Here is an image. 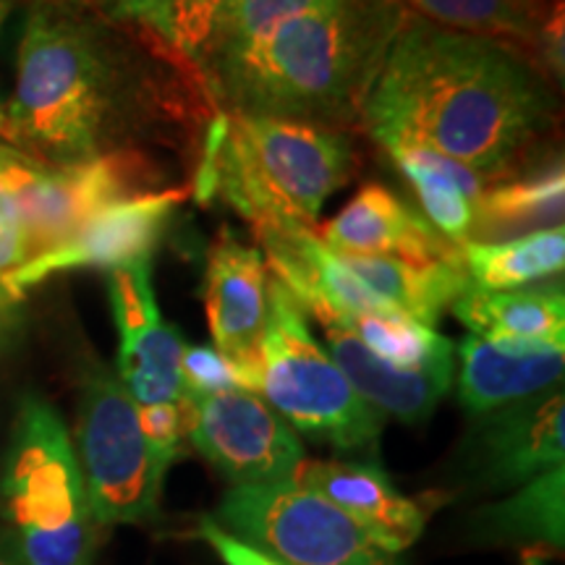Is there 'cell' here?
Listing matches in <instances>:
<instances>
[{"instance_id": "13", "label": "cell", "mask_w": 565, "mask_h": 565, "mask_svg": "<svg viewBox=\"0 0 565 565\" xmlns=\"http://www.w3.org/2000/svg\"><path fill=\"white\" fill-rule=\"evenodd\" d=\"M204 307L212 345L246 374L259 393L263 335L270 309V275L265 254L244 246L228 231L210 249L204 275Z\"/></svg>"}, {"instance_id": "33", "label": "cell", "mask_w": 565, "mask_h": 565, "mask_svg": "<svg viewBox=\"0 0 565 565\" xmlns=\"http://www.w3.org/2000/svg\"><path fill=\"white\" fill-rule=\"evenodd\" d=\"M141 433L150 443L152 454L171 469L179 458L183 440H189V404L186 398L173 401V404H152L137 406Z\"/></svg>"}, {"instance_id": "25", "label": "cell", "mask_w": 565, "mask_h": 565, "mask_svg": "<svg viewBox=\"0 0 565 565\" xmlns=\"http://www.w3.org/2000/svg\"><path fill=\"white\" fill-rule=\"evenodd\" d=\"M477 521L490 534L547 542L561 550L565 542V466L521 484L503 503L487 505Z\"/></svg>"}, {"instance_id": "16", "label": "cell", "mask_w": 565, "mask_h": 565, "mask_svg": "<svg viewBox=\"0 0 565 565\" xmlns=\"http://www.w3.org/2000/svg\"><path fill=\"white\" fill-rule=\"evenodd\" d=\"M267 270L322 328H345L356 315L393 312L328 249L317 231H259Z\"/></svg>"}, {"instance_id": "28", "label": "cell", "mask_w": 565, "mask_h": 565, "mask_svg": "<svg viewBox=\"0 0 565 565\" xmlns=\"http://www.w3.org/2000/svg\"><path fill=\"white\" fill-rule=\"evenodd\" d=\"M236 6L238 0H162L147 26L175 55L204 68Z\"/></svg>"}, {"instance_id": "32", "label": "cell", "mask_w": 565, "mask_h": 565, "mask_svg": "<svg viewBox=\"0 0 565 565\" xmlns=\"http://www.w3.org/2000/svg\"><path fill=\"white\" fill-rule=\"evenodd\" d=\"M181 385L183 395H212L223 391L254 393L246 374L215 345H183Z\"/></svg>"}, {"instance_id": "27", "label": "cell", "mask_w": 565, "mask_h": 565, "mask_svg": "<svg viewBox=\"0 0 565 565\" xmlns=\"http://www.w3.org/2000/svg\"><path fill=\"white\" fill-rule=\"evenodd\" d=\"M345 330H351L374 356L401 370H424L456 359L448 338L401 312L356 315Z\"/></svg>"}, {"instance_id": "18", "label": "cell", "mask_w": 565, "mask_h": 565, "mask_svg": "<svg viewBox=\"0 0 565 565\" xmlns=\"http://www.w3.org/2000/svg\"><path fill=\"white\" fill-rule=\"evenodd\" d=\"M458 401L469 414L484 416L561 383L565 345L498 343L466 335L458 343Z\"/></svg>"}, {"instance_id": "26", "label": "cell", "mask_w": 565, "mask_h": 565, "mask_svg": "<svg viewBox=\"0 0 565 565\" xmlns=\"http://www.w3.org/2000/svg\"><path fill=\"white\" fill-rule=\"evenodd\" d=\"M565 200L563 166L529 175L521 181H508L500 186L484 189L477 200L475 228L505 231L526 223H561Z\"/></svg>"}, {"instance_id": "37", "label": "cell", "mask_w": 565, "mask_h": 565, "mask_svg": "<svg viewBox=\"0 0 565 565\" xmlns=\"http://www.w3.org/2000/svg\"><path fill=\"white\" fill-rule=\"evenodd\" d=\"M11 6H13V0H0V26H3L6 17H9ZM0 139L9 141V126H6V113H3V108H0Z\"/></svg>"}, {"instance_id": "15", "label": "cell", "mask_w": 565, "mask_h": 565, "mask_svg": "<svg viewBox=\"0 0 565 565\" xmlns=\"http://www.w3.org/2000/svg\"><path fill=\"white\" fill-rule=\"evenodd\" d=\"M333 252L395 257L406 263H463L461 246L443 236L422 212L380 183H366L324 228L317 231Z\"/></svg>"}, {"instance_id": "9", "label": "cell", "mask_w": 565, "mask_h": 565, "mask_svg": "<svg viewBox=\"0 0 565 565\" xmlns=\"http://www.w3.org/2000/svg\"><path fill=\"white\" fill-rule=\"evenodd\" d=\"M3 492L19 532H53L92 515L66 424L34 395L19 406Z\"/></svg>"}, {"instance_id": "2", "label": "cell", "mask_w": 565, "mask_h": 565, "mask_svg": "<svg viewBox=\"0 0 565 565\" xmlns=\"http://www.w3.org/2000/svg\"><path fill=\"white\" fill-rule=\"evenodd\" d=\"M408 13L404 0H320L207 79L231 113L343 131L362 124Z\"/></svg>"}, {"instance_id": "22", "label": "cell", "mask_w": 565, "mask_h": 565, "mask_svg": "<svg viewBox=\"0 0 565 565\" xmlns=\"http://www.w3.org/2000/svg\"><path fill=\"white\" fill-rule=\"evenodd\" d=\"M341 263L356 275V280L377 296L393 312L433 324L466 288H471L463 263H406L395 257H366V254L338 252Z\"/></svg>"}, {"instance_id": "41", "label": "cell", "mask_w": 565, "mask_h": 565, "mask_svg": "<svg viewBox=\"0 0 565 565\" xmlns=\"http://www.w3.org/2000/svg\"><path fill=\"white\" fill-rule=\"evenodd\" d=\"M0 147H3V145H0Z\"/></svg>"}, {"instance_id": "17", "label": "cell", "mask_w": 565, "mask_h": 565, "mask_svg": "<svg viewBox=\"0 0 565 565\" xmlns=\"http://www.w3.org/2000/svg\"><path fill=\"white\" fill-rule=\"evenodd\" d=\"M291 482L333 503L387 553L412 547L427 524V508L395 490L391 477L374 463L303 458Z\"/></svg>"}, {"instance_id": "12", "label": "cell", "mask_w": 565, "mask_h": 565, "mask_svg": "<svg viewBox=\"0 0 565 565\" xmlns=\"http://www.w3.org/2000/svg\"><path fill=\"white\" fill-rule=\"evenodd\" d=\"M113 322L118 328V380L137 406L183 398V338L162 317L150 259L108 273Z\"/></svg>"}, {"instance_id": "29", "label": "cell", "mask_w": 565, "mask_h": 565, "mask_svg": "<svg viewBox=\"0 0 565 565\" xmlns=\"http://www.w3.org/2000/svg\"><path fill=\"white\" fill-rule=\"evenodd\" d=\"M315 3H320V0H238L228 24L223 26L221 38H217L207 66L202 71L210 74V71L221 68L225 63L242 58L257 42H263L275 26L296 17V13L312 9Z\"/></svg>"}, {"instance_id": "39", "label": "cell", "mask_w": 565, "mask_h": 565, "mask_svg": "<svg viewBox=\"0 0 565 565\" xmlns=\"http://www.w3.org/2000/svg\"><path fill=\"white\" fill-rule=\"evenodd\" d=\"M84 3H89V6H108V9H116L118 0H84Z\"/></svg>"}, {"instance_id": "40", "label": "cell", "mask_w": 565, "mask_h": 565, "mask_svg": "<svg viewBox=\"0 0 565 565\" xmlns=\"http://www.w3.org/2000/svg\"><path fill=\"white\" fill-rule=\"evenodd\" d=\"M0 565H11V563H0Z\"/></svg>"}, {"instance_id": "4", "label": "cell", "mask_w": 565, "mask_h": 565, "mask_svg": "<svg viewBox=\"0 0 565 565\" xmlns=\"http://www.w3.org/2000/svg\"><path fill=\"white\" fill-rule=\"evenodd\" d=\"M207 166L212 186L257 231H317L356 154L341 129L231 113Z\"/></svg>"}, {"instance_id": "8", "label": "cell", "mask_w": 565, "mask_h": 565, "mask_svg": "<svg viewBox=\"0 0 565 565\" xmlns=\"http://www.w3.org/2000/svg\"><path fill=\"white\" fill-rule=\"evenodd\" d=\"M145 179L134 152H100L71 166H42L24 154L17 166V200L26 263L66 244L97 212L139 194Z\"/></svg>"}, {"instance_id": "36", "label": "cell", "mask_w": 565, "mask_h": 565, "mask_svg": "<svg viewBox=\"0 0 565 565\" xmlns=\"http://www.w3.org/2000/svg\"><path fill=\"white\" fill-rule=\"evenodd\" d=\"M162 0H118L116 17L121 19H131V21H141V24H150V19L158 11V6Z\"/></svg>"}, {"instance_id": "14", "label": "cell", "mask_w": 565, "mask_h": 565, "mask_svg": "<svg viewBox=\"0 0 565 565\" xmlns=\"http://www.w3.org/2000/svg\"><path fill=\"white\" fill-rule=\"evenodd\" d=\"M471 466L487 487H521L565 466V395L547 391L487 412L471 435Z\"/></svg>"}, {"instance_id": "6", "label": "cell", "mask_w": 565, "mask_h": 565, "mask_svg": "<svg viewBox=\"0 0 565 565\" xmlns=\"http://www.w3.org/2000/svg\"><path fill=\"white\" fill-rule=\"evenodd\" d=\"M76 445L87 505L97 524H141L158 513L168 466L152 454L137 404L118 374L103 366L89 370L82 383Z\"/></svg>"}, {"instance_id": "3", "label": "cell", "mask_w": 565, "mask_h": 565, "mask_svg": "<svg viewBox=\"0 0 565 565\" xmlns=\"http://www.w3.org/2000/svg\"><path fill=\"white\" fill-rule=\"evenodd\" d=\"M110 110L108 63L95 32L63 0H34L17 55V89L6 113L9 145L42 166L100 154Z\"/></svg>"}, {"instance_id": "34", "label": "cell", "mask_w": 565, "mask_h": 565, "mask_svg": "<svg viewBox=\"0 0 565 565\" xmlns=\"http://www.w3.org/2000/svg\"><path fill=\"white\" fill-rule=\"evenodd\" d=\"M196 536H202V542H207L212 553L221 557L225 565H282L275 557L263 553V550L249 545V542L238 540L236 534L225 532L210 515H202L196 521Z\"/></svg>"}, {"instance_id": "19", "label": "cell", "mask_w": 565, "mask_h": 565, "mask_svg": "<svg viewBox=\"0 0 565 565\" xmlns=\"http://www.w3.org/2000/svg\"><path fill=\"white\" fill-rule=\"evenodd\" d=\"M328 353L341 366L353 391L374 412L416 424L433 416L454 380V359L424 370H401L377 359L345 328H324Z\"/></svg>"}, {"instance_id": "23", "label": "cell", "mask_w": 565, "mask_h": 565, "mask_svg": "<svg viewBox=\"0 0 565 565\" xmlns=\"http://www.w3.org/2000/svg\"><path fill=\"white\" fill-rule=\"evenodd\" d=\"M463 267L475 288L484 291H513L529 282L561 275L565 267L563 223L524 233L508 242H466L461 246Z\"/></svg>"}, {"instance_id": "20", "label": "cell", "mask_w": 565, "mask_h": 565, "mask_svg": "<svg viewBox=\"0 0 565 565\" xmlns=\"http://www.w3.org/2000/svg\"><path fill=\"white\" fill-rule=\"evenodd\" d=\"M374 139L412 183L424 217L456 246L471 242L477 200L484 192L482 175L406 134H377Z\"/></svg>"}, {"instance_id": "1", "label": "cell", "mask_w": 565, "mask_h": 565, "mask_svg": "<svg viewBox=\"0 0 565 565\" xmlns=\"http://www.w3.org/2000/svg\"><path fill=\"white\" fill-rule=\"evenodd\" d=\"M553 100L519 47L408 13L362 126L406 134L490 179L545 129Z\"/></svg>"}, {"instance_id": "11", "label": "cell", "mask_w": 565, "mask_h": 565, "mask_svg": "<svg viewBox=\"0 0 565 565\" xmlns=\"http://www.w3.org/2000/svg\"><path fill=\"white\" fill-rule=\"evenodd\" d=\"M186 200L183 189L166 192H139L97 212L58 249L40 254L19 267L9 278V296L19 301L32 286L53 275L71 270H118V267L145 263L158 249L173 210Z\"/></svg>"}, {"instance_id": "30", "label": "cell", "mask_w": 565, "mask_h": 565, "mask_svg": "<svg viewBox=\"0 0 565 565\" xmlns=\"http://www.w3.org/2000/svg\"><path fill=\"white\" fill-rule=\"evenodd\" d=\"M24 158L17 147H0V317L17 303L9 296V278L26 263L24 223L17 200V166Z\"/></svg>"}, {"instance_id": "38", "label": "cell", "mask_w": 565, "mask_h": 565, "mask_svg": "<svg viewBox=\"0 0 565 565\" xmlns=\"http://www.w3.org/2000/svg\"><path fill=\"white\" fill-rule=\"evenodd\" d=\"M521 563H524V565H547V557L542 555L536 547H529V550H524V553H521Z\"/></svg>"}, {"instance_id": "5", "label": "cell", "mask_w": 565, "mask_h": 565, "mask_svg": "<svg viewBox=\"0 0 565 565\" xmlns=\"http://www.w3.org/2000/svg\"><path fill=\"white\" fill-rule=\"evenodd\" d=\"M259 393L294 433L338 450L374 448L383 433V414L353 391L328 349L317 343L307 312L275 278H270Z\"/></svg>"}, {"instance_id": "21", "label": "cell", "mask_w": 565, "mask_h": 565, "mask_svg": "<svg viewBox=\"0 0 565 565\" xmlns=\"http://www.w3.org/2000/svg\"><path fill=\"white\" fill-rule=\"evenodd\" d=\"M450 309L471 335L484 341L565 345L563 282L513 291H484L471 286Z\"/></svg>"}, {"instance_id": "7", "label": "cell", "mask_w": 565, "mask_h": 565, "mask_svg": "<svg viewBox=\"0 0 565 565\" xmlns=\"http://www.w3.org/2000/svg\"><path fill=\"white\" fill-rule=\"evenodd\" d=\"M212 521L282 565H404L333 503L291 479L231 487Z\"/></svg>"}, {"instance_id": "10", "label": "cell", "mask_w": 565, "mask_h": 565, "mask_svg": "<svg viewBox=\"0 0 565 565\" xmlns=\"http://www.w3.org/2000/svg\"><path fill=\"white\" fill-rule=\"evenodd\" d=\"M189 404V440L236 484L286 482L303 461V445L291 424L249 391L183 395Z\"/></svg>"}, {"instance_id": "31", "label": "cell", "mask_w": 565, "mask_h": 565, "mask_svg": "<svg viewBox=\"0 0 565 565\" xmlns=\"http://www.w3.org/2000/svg\"><path fill=\"white\" fill-rule=\"evenodd\" d=\"M97 542L92 515L53 532H19L21 565H89Z\"/></svg>"}, {"instance_id": "35", "label": "cell", "mask_w": 565, "mask_h": 565, "mask_svg": "<svg viewBox=\"0 0 565 565\" xmlns=\"http://www.w3.org/2000/svg\"><path fill=\"white\" fill-rule=\"evenodd\" d=\"M563 3L555 0L553 9H550L545 24L540 30V42H536V55H542L547 63V68L557 76V82H563Z\"/></svg>"}, {"instance_id": "24", "label": "cell", "mask_w": 565, "mask_h": 565, "mask_svg": "<svg viewBox=\"0 0 565 565\" xmlns=\"http://www.w3.org/2000/svg\"><path fill=\"white\" fill-rule=\"evenodd\" d=\"M416 17L448 26V30L477 34L536 55L540 30L553 0H404Z\"/></svg>"}]
</instances>
